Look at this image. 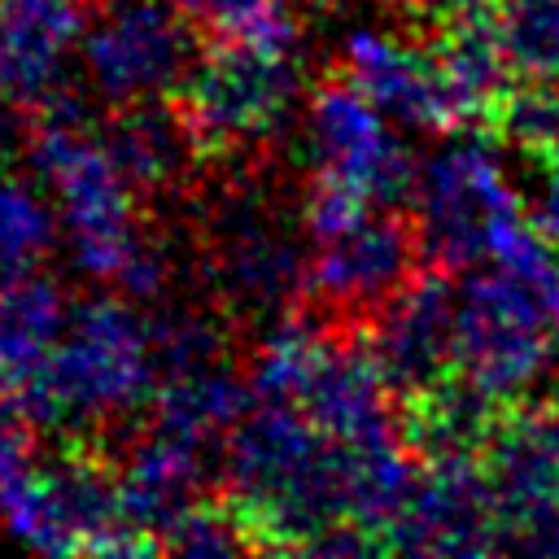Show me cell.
Wrapping results in <instances>:
<instances>
[{
	"mask_svg": "<svg viewBox=\"0 0 559 559\" xmlns=\"http://www.w3.org/2000/svg\"><path fill=\"white\" fill-rule=\"evenodd\" d=\"M153 384V345L122 301H87L70 314V332L48 362L4 402L31 424L105 419L144 402Z\"/></svg>",
	"mask_w": 559,
	"mask_h": 559,
	"instance_id": "obj_1",
	"label": "cell"
},
{
	"mask_svg": "<svg viewBox=\"0 0 559 559\" xmlns=\"http://www.w3.org/2000/svg\"><path fill=\"white\" fill-rule=\"evenodd\" d=\"M0 511H4L9 533L52 555L162 550L153 533L127 520L122 472H114L105 454H92V450H70L48 472H22L17 480L0 489Z\"/></svg>",
	"mask_w": 559,
	"mask_h": 559,
	"instance_id": "obj_2",
	"label": "cell"
},
{
	"mask_svg": "<svg viewBox=\"0 0 559 559\" xmlns=\"http://www.w3.org/2000/svg\"><path fill=\"white\" fill-rule=\"evenodd\" d=\"M297 96L293 44L214 39L170 92L197 153L240 148L271 135Z\"/></svg>",
	"mask_w": 559,
	"mask_h": 559,
	"instance_id": "obj_3",
	"label": "cell"
},
{
	"mask_svg": "<svg viewBox=\"0 0 559 559\" xmlns=\"http://www.w3.org/2000/svg\"><path fill=\"white\" fill-rule=\"evenodd\" d=\"M555 341L559 332L528 280L493 266L459 284L454 367L489 397L507 406L524 402V389L550 362Z\"/></svg>",
	"mask_w": 559,
	"mask_h": 559,
	"instance_id": "obj_4",
	"label": "cell"
},
{
	"mask_svg": "<svg viewBox=\"0 0 559 559\" xmlns=\"http://www.w3.org/2000/svg\"><path fill=\"white\" fill-rule=\"evenodd\" d=\"M31 157L61 201L79 262L100 280H122L144 245L131 227V179L114 153L83 135L70 118H52L39 127Z\"/></svg>",
	"mask_w": 559,
	"mask_h": 559,
	"instance_id": "obj_5",
	"label": "cell"
},
{
	"mask_svg": "<svg viewBox=\"0 0 559 559\" xmlns=\"http://www.w3.org/2000/svg\"><path fill=\"white\" fill-rule=\"evenodd\" d=\"M192 35L201 31L179 13L175 0H109L83 39L92 87L109 105L175 92L197 61Z\"/></svg>",
	"mask_w": 559,
	"mask_h": 559,
	"instance_id": "obj_6",
	"label": "cell"
},
{
	"mask_svg": "<svg viewBox=\"0 0 559 559\" xmlns=\"http://www.w3.org/2000/svg\"><path fill=\"white\" fill-rule=\"evenodd\" d=\"M419 236L428 249V262L454 271L472 262H489L493 231L507 214L524 210L515 188L502 179V166L493 153L476 140L441 148L424 175H419Z\"/></svg>",
	"mask_w": 559,
	"mask_h": 559,
	"instance_id": "obj_7",
	"label": "cell"
},
{
	"mask_svg": "<svg viewBox=\"0 0 559 559\" xmlns=\"http://www.w3.org/2000/svg\"><path fill=\"white\" fill-rule=\"evenodd\" d=\"M502 550L559 555V402H515L485 445Z\"/></svg>",
	"mask_w": 559,
	"mask_h": 559,
	"instance_id": "obj_8",
	"label": "cell"
},
{
	"mask_svg": "<svg viewBox=\"0 0 559 559\" xmlns=\"http://www.w3.org/2000/svg\"><path fill=\"white\" fill-rule=\"evenodd\" d=\"M380 114L384 109L349 74H332L310 96V135L319 148V175L345 179L371 205L393 210L419 192V170Z\"/></svg>",
	"mask_w": 559,
	"mask_h": 559,
	"instance_id": "obj_9",
	"label": "cell"
},
{
	"mask_svg": "<svg viewBox=\"0 0 559 559\" xmlns=\"http://www.w3.org/2000/svg\"><path fill=\"white\" fill-rule=\"evenodd\" d=\"M428 266V249L415 218L397 210L367 214L349 231L319 240L306 288L328 314L341 319H376L419 271Z\"/></svg>",
	"mask_w": 559,
	"mask_h": 559,
	"instance_id": "obj_10",
	"label": "cell"
},
{
	"mask_svg": "<svg viewBox=\"0 0 559 559\" xmlns=\"http://www.w3.org/2000/svg\"><path fill=\"white\" fill-rule=\"evenodd\" d=\"M384 550L415 555H485L502 550V520L485 454L419 463V476L384 533Z\"/></svg>",
	"mask_w": 559,
	"mask_h": 559,
	"instance_id": "obj_11",
	"label": "cell"
},
{
	"mask_svg": "<svg viewBox=\"0 0 559 559\" xmlns=\"http://www.w3.org/2000/svg\"><path fill=\"white\" fill-rule=\"evenodd\" d=\"M454 332H459V284L445 266L428 262L376 319L367 345L393 389V397L437 380L454 367Z\"/></svg>",
	"mask_w": 559,
	"mask_h": 559,
	"instance_id": "obj_12",
	"label": "cell"
},
{
	"mask_svg": "<svg viewBox=\"0 0 559 559\" xmlns=\"http://www.w3.org/2000/svg\"><path fill=\"white\" fill-rule=\"evenodd\" d=\"M345 74L397 122L424 131H467L463 105L441 74L428 44H402L393 35L354 31L345 39Z\"/></svg>",
	"mask_w": 559,
	"mask_h": 559,
	"instance_id": "obj_13",
	"label": "cell"
},
{
	"mask_svg": "<svg viewBox=\"0 0 559 559\" xmlns=\"http://www.w3.org/2000/svg\"><path fill=\"white\" fill-rule=\"evenodd\" d=\"M79 31V0H0V100L52 105L61 61Z\"/></svg>",
	"mask_w": 559,
	"mask_h": 559,
	"instance_id": "obj_14",
	"label": "cell"
},
{
	"mask_svg": "<svg viewBox=\"0 0 559 559\" xmlns=\"http://www.w3.org/2000/svg\"><path fill=\"white\" fill-rule=\"evenodd\" d=\"M61 328L66 306L48 280L22 275L0 284V397H13L48 362Z\"/></svg>",
	"mask_w": 559,
	"mask_h": 559,
	"instance_id": "obj_15",
	"label": "cell"
},
{
	"mask_svg": "<svg viewBox=\"0 0 559 559\" xmlns=\"http://www.w3.org/2000/svg\"><path fill=\"white\" fill-rule=\"evenodd\" d=\"M105 148L114 153V162L122 166V175L131 183H144V188H157V183H170L183 166L188 153H197L183 118L175 114V105H118V118L109 127V140Z\"/></svg>",
	"mask_w": 559,
	"mask_h": 559,
	"instance_id": "obj_16",
	"label": "cell"
},
{
	"mask_svg": "<svg viewBox=\"0 0 559 559\" xmlns=\"http://www.w3.org/2000/svg\"><path fill=\"white\" fill-rule=\"evenodd\" d=\"M249 402H258L253 389L236 384L227 371L192 367V371H179V376H170L162 384V393H157V424L205 441L214 428L236 424L249 411Z\"/></svg>",
	"mask_w": 559,
	"mask_h": 559,
	"instance_id": "obj_17",
	"label": "cell"
},
{
	"mask_svg": "<svg viewBox=\"0 0 559 559\" xmlns=\"http://www.w3.org/2000/svg\"><path fill=\"white\" fill-rule=\"evenodd\" d=\"M485 13L520 79L559 83V0H485Z\"/></svg>",
	"mask_w": 559,
	"mask_h": 559,
	"instance_id": "obj_18",
	"label": "cell"
},
{
	"mask_svg": "<svg viewBox=\"0 0 559 559\" xmlns=\"http://www.w3.org/2000/svg\"><path fill=\"white\" fill-rule=\"evenodd\" d=\"M52 249V218L44 201L13 179H0V284L35 275Z\"/></svg>",
	"mask_w": 559,
	"mask_h": 559,
	"instance_id": "obj_19",
	"label": "cell"
},
{
	"mask_svg": "<svg viewBox=\"0 0 559 559\" xmlns=\"http://www.w3.org/2000/svg\"><path fill=\"white\" fill-rule=\"evenodd\" d=\"M179 13L210 39H262L293 44L284 0H175Z\"/></svg>",
	"mask_w": 559,
	"mask_h": 559,
	"instance_id": "obj_20",
	"label": "cell"
},
{
	"mask_svg": "<svg viewBox=\"0 0 559 559\" xmlns=\"http://www.w3.org/2000/svg\"><path fill=\"white\" fill-rule=\"evenodd\" d=\"M227 275L249 301H280L297 284V262H293L288 245H280L271 231L249 227L231 240Z\"/></svg>",
	"mask_w": 559,
	"mask_h": 559,
	"instance_id": "obj_21",
	"label": "cell"
},
{
	"mask_svg": "<svg viewBox=\"0 0 559 559\" xmlns=\"http://www.w3.org/2000/svg\"><path fill=\"white\" fill-rule=\"evenodd\" d=\"M26 450H31V419L13 402L0 397V489L9 480H17L22 472H31Z\"/></svg>",
	"mask_w": 559,
	"mask_h": 559,
	"instance_id": "obj_22",
	"label": "cell"
},
{
	"mask_svg": "<svg viewBox=\"0 0 559 559\" xmlns=\"http://www.w3.org/2000/svg\"><path fill=\"white\" fill-rule=\"evenodd\" d=\"M528 166L537 170V201H533V223L559 245V140L528 157Z\"/></svg>",
	"mask_w": 559,
	"mask_h": 559,
	"instance_id": "obj_23",
	"label": "cell"
},
{
	"mask_svg": "<svg viewBox=\"0 0 559 559\" xmlns=\"http://www.w3.org/2000/svg\"><path fill=\"white\" fill-rule=\"evenodd\" d=\"M389 4H397V9H406L415 22H437V17H445V13H454V9H463L467 0H389Z\"/></svg>",
	"mask_w": 559,
	"mask_h": 559,
	"instance_id": "obj_24",
	"label": "cell"
}]
</instances>
